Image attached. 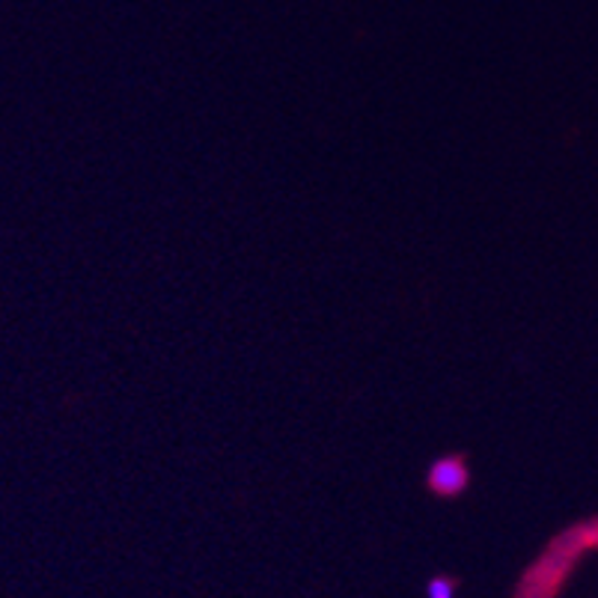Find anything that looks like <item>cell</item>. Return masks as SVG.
Instances as JSON below:
<instances>
[{
	"label": "cell",
	"mask_w": 598,
	"mask_h": 598,
	"mask_svg": "<svg viewBox=\"0 0 598 598\" xmlns=\"http://www.w3.org/2000/svg\"><path fill=\"white\" fill-rule=\"evenodd\" d=\"M429 598H452V587L447 580H435L429 587Z\"/></svg>",
	"instance_id": "obj_1"
}]
</instances>
